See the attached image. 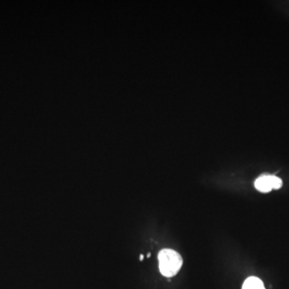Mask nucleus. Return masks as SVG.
<instances>
[{
  "mask_svg": "<svg viewBox=\"0 0 289 289\" xmlns=\"http://www.w3.org/2000/svg\"><path fill=\"white\" fill-rule=\"evenodd\" d=\"M159 269L166 277H173L180 271L183 258L177 252L172 249H163L159 255Z\"/></svg>",
  "mask_w": 289,
  "mask_h": 289,
  "instance_id": "obj_1",
  "label": "nucleus"
},
{
  "mask_svg": "<svg viewBox=\"0 0 289 289\" xmlns=\"http://www.w3.org/2000/svg\"><path fill=\"white\" fill-rule=\"evenodd\" d=\"M283 185V182L280 178L275 175H263L256 179L255 187L262 193H268L272 190H278Z\"/></svg>",
  "mask_w": 289,
  "mask_h": 289,
  "instance_id": "obj_2",
  "label": "nucleus"
},
{
  "mask_svg": "<svg viewBox=\"0 0 289 289\" xmlns=\"http://www.w3.org/2000/svg\"><path fill=\"white\" fill-rule=\"evenodd\" d=\"M242 289H266L263 281L256 276H251L243 283Z\"/></svg>",
  "mask_w": 289,
  "mask_h": 289,
  "instance_id": "obj_3",
  "label": "nucleus"
}]
</instances>
